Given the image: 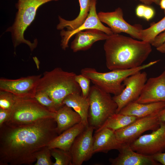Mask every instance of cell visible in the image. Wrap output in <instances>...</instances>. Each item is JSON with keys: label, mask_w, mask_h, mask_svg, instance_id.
I'll return each mask as SVG.
<instances>
[{"label": "cell", "mask_w": 165, "mask_h": 165, "mask_svg": "<svg viewBox=\"0 0 165 165\" xmlns=\"http://www.w3.org/2000/svg\"><path fill=\"white\" fill-rule=\"evenodd\" d=\"M53 118L0 127V165H31L35 154L58 135Z\"/></svg>", "instance_id": "cell-1"}, {"label": "cell", "mask_w": 165, "mask_h": 165, "mask_svg": "<svg viewBox=\"0 0 165 165\" xmlns=\"http://www.w3.org/2000/svg\"><path fill=\"white\" fill-rule=\"evenodd\" d=\"M104 49L106 66L111 70L139 67L152 51L150 43L118 34L109 35Z\"/></svg>", "instance_id": "cell-2"}, {"label": "cell", "mask_w": 165, "mask_h": 165, "mask_svg": "<svg viewBox=\"0 0 165 165\" xmlns=\"http://www.w3.org/2000/svg\"><path fill=\"white\" fill-rule=\"evenodd\" d=\"M76 75L74 72L65 71L59 67L46 71L39 81L36 92L46 94L59 108L64 105L63 101L67 95L81 92L75 79Z\"/></svg>", "instance_id": "cell-3"}, {"label": "cell", "mask_w": 165, "mask_h": 165, "mask_svg": "<svg viewBox=\"0 0 165 165\" xmlns=\"http://www.w3.org/2000/svg\"><path fill=\"white\" fill-rule=\"evenodd\" d=\"M60 0H18L15 7L18 10L14 22L7 28L6 32L11 34L15 49L22 43L27 45L32 51L37 47L38 41L35 39L33 42L24 38V33L35 18L37 11L41 5L52 1Z\"/></svg>", "instance_id": "cell-4"}, {"label": "cell", "mask_w": 165, "mask_h": 165, "mask_svg": "<svg viewBox=\"0 0 165 165\" xmlns=\"http://www.w3.org/2000/svg\"><path fill=\"white\" fill-rule=\"evenodd\" d=\"M160 61L157 60L142 65L138 67L125 70H116L106 72H101L95 69L86 68L82 69L81 74L88 78L94 84L106 92L117 95L124 88L122 84L128 77L149 68Z\"/></svg>", "instance_id": "cell-5"}, {"label": "cell", "mask_w": 165, "mask_h": 165, "mask_svg": "<svg viewBox=\"0 0 165 165\" xmlns=\"http://www.w3.org/2000/svg\"><path fill=\"white\" fill-rule=\"evenodd\" d=\"M88 97L89 102V125L96 130L116 113L117 105L110 94L94 85L90 87Z\"/></svg>", "instance_id": "cell-6"}, {"label": "cell", "mask_w": 165, "mask_h": 165, "mask_svg": "<svg viewBox=\"0 0 165 165\" xmlns=\"http://www.w3.org/2000/svg\"><path fill=\"white\" fill-rule=\"evenodd\" d=\"M55 113L41 105L35 97H16L10 116L4 123L9 125L27 124L41 119L54 118Z\"/></svg>", "instance_id": "cell-7"}, {"label": "cell", "mask_w": 165, "mask_h": 165, "mask_svg": "<svg viewBox=\"0 0 165 165\" xmlns=\"http://www.w3.org/2000/svg\"><path fill=\"white\" fill-rule=\"evenodd\" d=\"M158 114L138 118L129 125L115 131L117 139L122 144H130L145 132L157 130L160 122Z\"/></svg>", "instance_id": "cell-8"}, {"label": "cell", "mask_w": 165, "mask_h": 165, "mask_svg": "<svg viewBox=\"0 0 165 165\" xmlns=\"http://www.w3.org/2000/svg\"><path fill=\"white\" fill-rule=\"evenodd\" d=\"M131 148L138 153L152 156L165 151V122L150 134L141 135L131 143Z\"/></svg>", "instance_id": "cell-9"}, {"label": "cell", "mask_w": 165, "mask_h": 165, "mask_svg": "<svg viewBox=\"0 0 165 165\" xmlns=\"http://www.w3.org/2000/svg\"><path fill=\"white\" fill-rule=\"evenodd\" d=\"M147 77L145 72L140 71L128 77L124 80L123 84L125 87L123 90L119 94L112 97L117 105L116 113L138 98L147 80Z\"/></svg>", "instance_id": "cell-10"}, {"label": "cell", "mask_w": 165, "mask_h": 165, "mask_svg": "<svg viewBox=\"0 0 165 165\" xmlns=\"http://www.w3.org/2000/svg\"><path fill=\"white\" fill-rule=\"evenodd\" d=\"M99 19L101 22L107 24L114 34L121 32L129 35L134 38L141 40L140 33L143 29L139 24L131 25L126 22L123 18L122 9L118 7L112 12H100L97 13Z\"/></svg>", "instance_id": "cell-11"}, {"label": "cell", "mask_w": 165, "mask_h": 165, "mask_svg": "<svg viewBox=\"0 0 165 165\" xmlns=\"http://www.w3.org/2000/svg\"><path fill=\"white\" fill-rule=\"evenodd\" d=\"M41 75H32L16 79H0V90L10 92L19 97H34Z\"/></svg>", "instance_id": "cell-12"}, {"label": "cell", "mask_w": 165, "mask_h": 165, "mask_svg": "<svg viewBox=\"0 0 165 165\" xmlns=\"http://www.w3.org/2000/svg\"><path fill=\"white\" fill-rule=\"evenodd\" d=\"M94 128L89 125L76 138L71 148L72 165H81L89 160L93 151Z\"/></svg>", "instance_id": "cell-13"}, {"label": "cell", "mask_w": 165, "mask_h": 165, "mask_svg": "<svg viewBox=\"0 0 165 165\" xmlns=\"http://www.w3.org/2000/svg\"><path fill=\"white\" fill-rule=\"evenodd\" d=\"M97 0H91L89 15L84 23L79 27L72 31L61 30V45L62 48L65 50L68 47V42L71 38L77 32L89 29H96L101 31L110 35L114 33L111 29L104 26L100 21L96 12V5Z\"/></svg>", "instance_id": "cell-14"}, {"label": "cell", "mask_w": 165, "mask_h": 165, "mask_svg": "<svg viewBox=\"0 0 165 165\" xmlns=\"http://www.w3.org/2000/svg\"><path fill=\"white\" fill-rule=\"evenodd\" d=\"M141 103L165 102V71L158 76L147 79L142 92L135 101Z\"/></svg>", "instance_id": "cell-15"}, {"label": "cell", "mask_w": 165, "mask_h": 165, "mask_svg": "<svg viewBox=\"0 0 165 165\" xmlns=\"http://www.w3.org/2000/svg\"><path fill=\"white\" fill-rule=\"evenodd\" d=\"M119 153L115 158H110L112 165H159L153 156L143 155L134 151L129 144H123L118 150Z\"/></svg>", "instance_id": "cell-16"}, {"label": "cell", "mask_w": 165, "mask_h": 165, "mask_svg": "<svg viewBox=\"0 0 165 165\" xmlns=\"http://www.w3.org/2000/svg\"><path fill=\"white\" fill-rule=\"evenodd\" d=\"M85 30L79 31L75 35V38L71 45V48L73 52L88 50L96 42L106 40L109 36V35L98 29Z\"/></svg>", "instance_id": "cell-17"}, {"label": "cell", "mask_w": 165, "mask_h": 165, "mask_svg": "<svg viewBox=\"0 0 165 165\" xmlns=\"http://www.w3.org/2000/svg\"><path fill=\"white\" fill-rule=\"evenodd\" d=\"M123 144L117 139L115 131L108 128L95 131L93 136L94 153H107L114 149L119 150Z\"/></svg>", "instance_id": "cell-18"}, {"label": "cell", "mask_w": 165, "mask_h": 165, "mask_svg": "<svg viewBox=\"0 0 165 165\" xmlns=\"http://www.w3.org/2000/svg\"><path fill=\"white\" fill-rule=\"evenodd\" d=\"M165 107V102L141 103L135 101L129 104L119 113L138 118L158 114Z\"/></svg>", "instance_id": "cell-19"}, {"label": "cell", "mask_w": 165, "mask_h": 165, "mask_svg": "<svg viewBox=\"0 0 165 165\" xmlns=\"http://www.w3.org/2000/svg\"><path fill=\"white\" fill-rule=\"evenodd\" d=\"M86 127L81 122L57 135L50 142L47 146L50 149L56 148L70 151L75 139Z\"/></svg>", "instance_id": "cell-20"}, {"label": "cell", "mask_w": 165, "mask_h": 165, "mask_svg": "<svg viewBox=\"0 0 165 165\" xmlns=\"http://www.w3.org/2000/svg\"><path fill=\"white\" fill-rule=\"evenodd\" d=\"M54 119L56 123L57 131L58 135L81 122L80 115L65 105H63L56 112Z\"/></svg>", "instance_id": "cell-21"}, {"label": "cell", "mask_w": 165, "mask_h": 165, "mask_svg": "<svg viewBox=\"0 0 165 165\" xmlns=\"http://www.w3.org/2000/svg\"><path fill=\"white\" fill-rule=\"evenodd\" d=\"M80 94L75 93L68 95L64 99L63 104L71 108L78 113L81 117V122L86 127L89 125V100L88 97H84Z\"/></svg>", "instance_id": "cell-22"}, {"label": "cell", "mask_w": 165, "mask_h": 165, "mask_svg": "<svg viewBox=\"0 0 165 165\" xmlns=\"http://www.w3.org/2000/svg\"><path fill=\"white\" fill-rule=\"evenodd\" d=\"M80 11L78 16L72 20H66L58 16L59 23L57 29L62 30L66 28L67 31H72L80 26L87 17L90 12L91 0H78Z\"/></svg>", "instance_id": "cell-23"}, {"label": "cell", "mask_w": 165, "mask_h": 165, "mask_svg": "<svg viewBox=\"0 0 165 165\" xmlns=\"http://www.w3.org/2000/svg\"><path fill=\"white\" fill-rule=\"evenodd\" d=\"M138 118L135 116L116 113L109 117L100 128L95 131L107 128L115 131L129 125Z\"/></svg>", "instance_id": "cell-24"}, {"label": "cell", "mask_w": 165, "mask_h": 165, "mask_svg": "<svg viewBox=\"0 0 165 165\" xmlns=\"http://www.w3.org/2000/svg\"><path fill=\"white\" fill-rule=\"evenodd\" d=\"M165 30V16L158 22L152 24L149 28L142 29L140 33L141 40L151 44L157 35Z\"/></svg>", "instance_id": "cell-25"}, {"label": "cell", "mask_w": 165, "mask_h": 165, "mask_svg": "<svg viewBox=\"0 0 165 165\" xmlns=\"http://www.w3.org/2000/svg\"><path fill=\"white\" fill-rule=\"evenodd\" d=\"M51 156L55 161L53 165H72V157L70 151L58 148L50 149Z\"/></svg>", "instance_id": "cell-26"}, {"label": "cell", "mask_w": 165, "mask_h": 165, "mask_svg": "<svg viewBox=\"0 0 165 165\" xmlns=\"http://www.w3.org/2000/svg\"><path fill=\"white\" fill-rule=\"evenodd\" d=\"M50 149L48 146H45L36 152L35 157L36 162L35 165H53L51 159Z\"/></svg>", "instance_id": "cell-27"}, {"label": "cell", "mask_w": 165, "mask_h": 165, "mask_svg": "<svg viewBox=\"0 0 165 165\" xmlns=\"http://www.w3.org/2000/svg\"><path fill=\"white\" fill-rule=\"evenodd\" d=\"M35 98L41 105L52 112H56L59 109L55 102L46 93L37 91Z\"/></svg>", "instance_id": "cell-28"}, {"label": "cell", "mask_w": 165, "mask_h": 165, "mask_svg": "<svg viewBox=\"0 0 165 165\" xmlns=\"http://www.w3.org/2000/svg\"><path fill=\"white\" fill-rule=\"evenodd\" d=\"M16 97L9 91L0 90V108L12 110L16 100Z\"/></svg>", "instance_id": "cell-29"}, {"label": "cell", "mask_w": 165, "mask_h": 165, "mask_svg": "<svg viewBox=\"0 0 165 165\" xmlns=\"http://www.w3.org/2000/svg\"><path fill=\"white\" fill-rule=\"evenodd\" d=\"M135 12L138 16L143 18L148 21L152 18L155 13L154 9L150 5L142 3L137 6Z\"/></svg>", "instance_id": "cell-30"}, {"label": "cell", "mask_w": 165, "mask_h": 165, "mask_svg": "<svg viewBox=\"0 0 165 165\" xmlns=\"http://www.w3.org/2000/svg\"><path fill=\"white\" fill-rule=\"evenodd\" d=\"M75 79L81 88L82 95L85 98L88 97L90 87V80L81 74L79 75H76Z\"/></svg>", "instance_id": "cell-31"}, {"label": "cell", "mask_w": 165, "mask_h": 165, "mask_svg": "<svg viewBox=\"0 0 165 165\" xmlns=\"http://www.w3.org/2000/svg\"><path fill=\"white\" fill-rule=\"evenodd\" d=\"M11 113V110L4 109L0 108V127L9 119Z\"/></svg>", "instance_id": "cell-32"}, {"label": "cell", "mask_w": 165, "mask_h": 165, "mask_svg": "<svg viewBox=\"0 0 165 165\" xmlns=\"http://www.w3.org/2000/svg\"><path fill=\"white\" fill-rule=\"evenodd\" d=\"M165 41V31L157 35L151 43V45L156 48L161 46Z\"/></svg>", "instance_id": "cell-33"}, {"label": "cell", "mask_w": 165, "mask_h": 165, "mask_svg": "<svg viewBox=\"0 0 165 165\" xmlns=\"http://www.w3.org/2000/svg\"><path fill=\"white\" fill-rule=\"evenodd\" d=\"M152 156L156 161L160 164L165 165V152L157 153Z\"/></svg>", "instance_id": "cell-34"}, {"label": "cell", "mask_w": 165, "mask_h": 165, "mask_svg": "<svg viewBox=\"0 0 165 165\" xmlns=\"http://www.w3.org/2000/svg\"><path fill=\"white\" fill-rule=\"evenodd\" d=\"M138 0L141 2L142 4L150 5L154 3L156 5H159L160 0Z\"/></svg>", "instance_id": "cell-35"}, {"label": "cell", "mask_w": 165, "mask_h": 165, "mask_svg": "<svg viewBox=\"0 0 165 165\" xmlns=\"http://www.w3.org/2000/svg\"><path fill=\"white\" fill-rule=\"evenodd\" d=\"M158 116L160 121L165 122V107L160 112Z\"/></svg>", "instance_id": "cell-36"}, {"label": "cell", "mask_w": 165, "mask_h": 165, "mask_svg": "<svg viewBox=\"0 0 165 165\" xmlns=\"http://www.w3.org/2000/svg\"><path fill=\"white\" fill-rule=\"evenodd\" d=\"M156 48L159 52L162 53H165V41L161 46Z\"/></svg>", "instance_id": "cell-37"}, {"label": "cell", "mask_w": 165, "mask_h": 165, "mask_svg": "<svg viewBox=\"0 0 165 165\" xmlns=\"http://www.w3.org/2000/svg\"><path fill=\"white\" fill-rule=\"evenodd\" d=\"M159 5L162 9L165 11V0H160Z\"/></svg>", "instance_id": "cell-38"}, {"label": "cell", "mask_w": 165, "mask_h": 165, "mask_svg": "<svg viewBox=\"0 0 165 165\" xmlns=\"http://www.w3.org/2000/svg\"></svg>", "instance_id": "cell-39"}, {"label": "cell", "mask_w": 165, "mask_h": 165, "mask_svg": "<svg viewBox=\"0 0 165 165\" xmlns=\"http://www.w3.org/2000/svg\"></svg>", "instance_id": "cell-40"}]
</instances>
